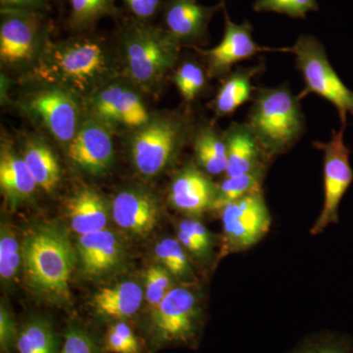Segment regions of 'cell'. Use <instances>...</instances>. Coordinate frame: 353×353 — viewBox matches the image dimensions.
Returning <instances> with one entry per match:
<instances>
[{
  "instance_id": "obj_6",
  "label": "cell",
  "mask_w": 353,
  "mask_h": 353,
  "mask_svg": "<svg viewBox=\"0 0 353 353\" xmlns=\"http://www.w3.org/2000/svg\"><path fill=\"white\" fill-rule=\"evenodd\" d=\"M345 128L332 132L327 143H314L323 152L324 171V203L321 214L311 228L313 236L323 233L331 224L339 222V208L353 183L350 150L345 143Z\"/></svg>"
},
{
  "instance_id": "obj_8",
  "label": "cell",
  "mask_w": 353,
  "mask_h": 353,
  "mask_svg": "<svg viewBox=\"0 0 353 353\" xmlns=\"http://www.w3.org/2000/svg\"><path fill=\"white\" fill-rule=\"evenodd\" d=\"M220 212L225 241L231 252L248 250L270 229L272 218L262 192L232 202Z\"/></svg>"
},
{
  "instance_id": "obj_14",
  "label": "cell",
  "mask_w": 353,
  "mask_h": 353,
  "mask_svg": "<svg viewBox=\"0 0 353 353\" xmlns=\"http://www.w3.org/2000/svg\"><path fill=\"white\" fill-rule=\"evenodd\" d=\"M30 108L58 141L70 143L76 136L78 108L68 92L59 88L43 90L32 97Z\"/></svg>"
},
{
  "instance_id": "obj_23",
  "label": "cell",
  "mask_w": 353,
  "mask_h": 353,
  "mask_svg": "<svg viewBox=\"0 0 353 353\" xmlns=\"http://www.w3.org/2000/svg\"><path fill=\"white\" fill-rule=\"evenodd\" d=\"M0 185L11 201H20L31 196L38 185L24 158L3 150L0 158Z\"/></svg>"
},
{
  "instance_id": "obj_1",
  "label": "cell",
  "mask_w": 353,
  "mask_h": 353,
  "mask_svg": "<svg viewBox=\"0 0 353 353\" xmlns=\"http://www.w3.org/2000/svg\"><path fill=\"white\" fill-rule=\"evenodd\" d=\"M301 101L287 85L255 88L246 123L269 160L287 152L303 136Z\"/></svg>"
},
{
  "instance_id": "obj_39",
  "label": "cell",
  "mask_w": 353,
  "mask_h": 353,
  "mask_svg": "<svg viewBox=\"0 0 353 353\" xmlns=\"http://www.w3.org/2000/svg\"><path fill=\"white\" fill-rule=\"evenodd\" d=\"M17 340L16 338L15 325L8 311L4 306L0 308V343L3 350H8L13 341Z\"/></svg>"
},
{
  "instance_id": "obj_30",
  "label": "cell",
  "mask_w": 353,
  "mask_h": 353,
  "mask_svg": "<svg viewBox=\"0 0 353 353\" xmlns=\"http://www.w3.org/2000/svg\"><path fill=\"white\" fill-rule=\"evenodd\" d=\"M174 83L183 101L192 102L201 94L206 87V76L201 65L194 61H185L174 74Z\"/></svg>"
},
{
  "instance_id": "obj_20",
  "label": "cell",
  "mask_w": 353,
  "mask_h": 353,
  "mask_svg": "<svg viewBox=\"0 0 353 353\" xmlns=\"http://www.w3.org/2000/svg\"><path fill=\"white\" fill-rule=\"evenodd\" d=\"M265 69L263 63L252 67H241L224 77L213 101L216 115H232L246 102L252 101L255 88L252 81Z\"/></svg>"
},
{
  "instance_id": "obj_40",
  "label": "cell",
  "mask_w": 353,
  "mask_h": 353,
  "mask_svg": "<svg viewBox=\"0 0 353 353\" xmlns=\"http://www.w3.org/2000/svg\"><path fill=\"white\" fill-rule=\"evenodd\" d=\"M1 8L38 10L44 6V0H0Z\"/></svg>"
},
{
  "instance_id": "obj_38",
  "label": "cell",
  "mask_w": 353,
  "mask_h": 353,
  "mask_svg": "<svg viewBox=\"0 0 353 353\" xmlns=\"http://www.w3.org/2000/svg\"><path fill=\"white\" fill-rule=\"evenodd\" d=\"M132 15L139 21L150 19L157 15L162 0H123Z\"/></svg>"
},
{
  "instance_id": "obj_16",
  "label": "cell",
  "mask_w": 353,
  "mask_h": 353,
  "mask_svg": "<svg viewBox=\"0 0 353 353\" xmlns=\"http://www.w3.org/2000/svg\"><path fill=\"white\" fill-rule=\"evenodd\" d=\"M224 134L227 143L226 176L250 173L269 161L248 123H232Z\"/></svg>"
},
{
  "instance_id": "obj_11",
  "label": "cell",
  "mask_w": 353,
  "mask_h": 353,
  "mask_svg": "<svg viewBox=\"0 0 353 353\" xmlns=\"http://www.w3.org/2000/svg\"><path fill=\"white\" fill-rule=\"evenodd\" d=\"M253 28L248 21L236 24L225 11V29L222 41L215 48L201 50L208 61L213 76L225 77L231 73L234 65L256 57L271 48L259 46L253 39Z\"/></svg>"
},
{
  "instance_id": "obj_3",
  "label": "cell",
  "mask_w": 353,
  "mask_h": 353,
  "mask_svg": "<svg viewBox=\"0 0 353 353\" xmlns=\"http://www.w3.org/2000/svg\"><path fill=\"white\" fill-rule=\"evenodd\" d=\"M76 254L68 236L54 227L34 230L23 243V263L28 280L39 292L67 299Z\"/></svg>"
},
{
  "instance_id": "obj_24",
  "label": "cell",
  "mask_w": 353,
  "mask_h": 353,
  "mask_svg": "<svg viewBox=\"0 0 353 353\" xmlns=\"http://www.w3.org/2000/svg\"><path fill=\"white\" fill-rule=\"evenodd\" d=\"M196 161L206 173L217 176L227 168V143L225 134L212 127H203L194 139Z\"/></svg>"
},
{
  "instance_id": "obj_35",
  "label": "cell",
  "mask_w": 353,
  "mask_h": 353,
  "mask_svg": "<svg viewBox=\"0 0 353 353\" xmlns=\"http://www.w3.org/2000/svg\"><path fill=\"white\" fill-rule=\"evenodd\" d=\"M105 350L110 353H139L141 347L132 329L125 323L119 322L108 330Z\"/></svg>"
},
{
  "instance_id": "obj_33",
  "label": "cell",
  "mask_w": 353,
  "mask_h": 353,
  "mask_svg": "<svg viewBox=\"0 0 353 353\" xmlns=\"http://www.w3.org/2000/svg\"><path fill=\"white\" fill-rule=\"evenodd\" d=\"M19 264V243L12 233L2 229L0 236V276L2 280H12Z\"/></svg>"
},
{
  "instance_id": "obj_27",
  "label": "cell",
  "mask_w": 353,
  "mask_h": 353,
  "mask_svg": "<svg viewBox=\"0 0 353 353\" xmlns=\"http://www.w3.org/2000/svg\"><path fill=\"white\" fill-rule=\"evenodd\" d=\"M16 347L18 353H57V341L48 323L32 321L20 332Z\"/></svg>"
},
{
  "instance_id": "obj_41",
  "label": "cell",
  "mask_w": 353,
  "mask_h": 353,
  "mask_svg": "<svg viewBox=\"0 0 353 353\" xmlns=\"http://www.w3.org/2000/svg\"><path fill=\"white\" fill-rule=\"evenodd\" d=\"M352 115H353V112H352Z\"/></svg>"
},
{
  "instance_id": "obj_15",
  "label": "cell",
  "mask_w": 353,
  "mask_h": 353,
  "mask_svg": "<svg viewBox=\"0 0 353 353\" xmlns=\"http://www.w3.org/2000/svg\"><path fill=\"white\" fill-rule=\"evenodd\" d=\"M92 110L103 120L130 128L143 127L148 123V111L141 99L119 85L102 90L92 101Z\"/></svg>"
},
{
  "instance_id": "obj_28",
  "label": "cell",
  "mask_w": 353,
  "mask_h": 353,
  "mask_svg": "<svg viewBox=\"0 0 353 353\" xmlns=\"http://www.w3.org/2000/svg\"><path fill=\"white\" fill-rule=\"evenodd\" d=\"M290 353H353L352 339L334 332L310 334Z\"/></svg>"
},
{
  "instance_id": "obj_34",
  "label": "cell",
  "mask_w": 353,
  "mask_h": 353,
  "mask_svg": "<svg viewBox=\"0 0 353 353\" xmlns=\"http://www.w3.org/2000/svg\"><path fill=\"white\" fill-rule=\"evenodd\" d=\"M172 289L173 288H172L170 273L166 268L161 266H152L146 271V301L152 307H157Z\"/></svg>"
},
{
  "instance_id": "obj_12",
  "label": "cell",
  "mask_w": 353,
  "mask_h": 353,
  "mask_svg": "<svg viewBox=\"0 0 353 353\" xmlns=\"http://www.w3.org/2000/svg\"><path fill=\"white\" fill-rule=\"evenodd\" d=\"M114 148L110 132L97 121H88L69 143L68 155L78 168L101 174L112 163Z\"/></svg>"
},
{
  "instance_id": "obj_22",
  "label": "cell",
  "mask_w": 353,
  "mask_h": 353,
  "mask_svg": "<svg viewBox=\"0 0 353 353\" xmlns=\"http://www.w3.org/2000/svg\"><path fill=\"white\" fill-rule=\"evenodd\" d=\"M143 299L141 288L137 283L128 281L97 290L94 296V305L101 315L125 319L138 312Z\"/></svg>"
},
{
  "instance_id": "obj_36",
  "label": "cell",
  "mask_w": 353,
  "mask_h": 353,
  "mask_svg": "<svg viewBox=\"0 0 353 353\" xmlns=\"http://www.w3.org/2000/svg\"><path fill=\"white\" fill-rule=\"evenodd\" d=\"M60 353H95L94 343L82 330L72 328L65 336Z\"/></svg>"
},
{
  "instance_id": "obj_31",
  "label": "cell",
  "mask_w": 353,
  "mask_h": 353,
  "mask_svg": "<svg viewBox=\"0 0 353 353\" xmlns=\"http://www.w3.org/2000/svg\"><path fill=\"white\" fill-rule=\"evenodd\" d=\"M158 259L164 268L176 277H185L190 272L189 259L182 243L174 239H165L155 248Z\"/></svg>"
},
{
  "instance_id": "obj_21",
  "label": "cell",
  "mask_w": 353,
  "mask_h": 353,
  "mask_svg": "<svg viewBox=\"0 0 353 353\" xmlns=\"http://www.w3.org/2000/svg\"><path fill=\"white\" fill-rule=\"evenodd\" d=\"M67 210L72 229L79 234L105 230L108 222L106 202L97 192L85 189L69 199Z\"/></svg>"
},
{
  "instance_id": "obj_7",
  "label": "cell",
  "mask_w": 353,
  "mask_h": 353,
  "mask_svg": "<svg viewBox=\"0 0 353 353\" xmlns=\"http://www.w3.org/2000/svg\"><path fill=\"white\" fill-rule=\"evenodd\" d=\"M188 127L178 118H158L143 126L132 139V154L139 173L157 175L180 148Z\"/></svg>"
},
{
  "instance_id": "obj_19",
  "label": "cell",
  "mask_w": 353,
  "mask_h": 353,
  "mask_svg": "<svg viewBox=\"0 0 353 353\" xmlns=\"http://www.w3.org/2000/svg\"><path fill=\"white\" fill-rule=\"evenodd\" d=\"M78 252L83 272L88 276H101L119 263L122 252L117 236L101 230L82 234L78 241Z\"/></svg>"
},
{
  "instance_id": "obj_13",
  "label": "cell",
  "mask_w": 353,
  "mask_h": 353,
  "mask_svg": "<svg viewBox=\"0 0 353 353\" xmlns=\"http://www.w3.org/2000/svg\"><path fill=\"white\" fill-rule=\"evenodd\" d=\"M222 6H204L196 0H168L164 11L165 30L180 44L199 43L208 36L209 23Z\"/></svg>"
},
{
  "instance_id": "obj_10",
  "label": "cell",
  "mask_w": 353,
  "mask_h": 353,
  "mask_svg": "<svg viewBox=\"0 0 353 353\" xmlns=\"http://www.w3.org/2000/svg\"><path fill=\"white\" fill-rule=\"evenodd\" d=\"M0 57L3 63L19 65L30 61L43 37L41 18L34 10L1 8Z\"/></svg>"
},
{
  "instance_id": "obj_4",
  "label": "cell",
  "mask_w": 353,
  "mask_h": 353,
  "mask_svg": "<svg viewBox=\"0 0 353 353\" xmlns=\"http://www.w3.org/2000/svg\"><path fill=\"white\" fill-rule=\"evenodd\" d=\"M121 37L128 74L141 87H155L178 59L181 44L166 30L145 21L128 23Z\"/></svg>"
},
{
  "instance_id": "obj_37",
  "label": "cell",
  "mask_w": 353,
  "mask_h": 353,
  "mask_svg": "<svg viewBox=\"0 0 353 353\" xmlns=\"http://www.w3.org/2000/svg\"><path fill=\"white\" fill-rule=\"evenodd\" d=\"M179 231L189 234L203 248L206 252H210L211 236L202 223L192 219H185L179 225Z\"/></svg>"
},
{
  "instance_id": "obj_29",
  "label": "cell",
  "mask_w": 353,
  "mask_h": 353,
  "mask_svg": "<svg viewBox=\"0 0 353 353\" xmlns=\"http://www.w3.org/2000/svg\"><path fill=\"white\" fill-rule=\"evenodd\" d=\"M71 6L70 22L77 29L90 27L115 10L114 0H69Z\"/></svg>"
},
{
  "instance_id": "obj_5",
  "label": "cell",
  "mask_w": 353,
  "mask_h": 353,
  "mask_svg": "<svg viewBox=\"0 0 353 353\" xmlns=\"http://www.w3.org/2000/svg\"><path fill=\"white\" fill-rule=\"evenodd\" d=\"M285 50L294 55L296 69L303 76L304 88L299 99L313 94L331 102L338 110L341 126H345L347 113L353 112V92L332 67L321 41L311 34H303Z\"/></svg>"
},
{
  "instance_id": "obj_17",
  "label": "cell",
  "mask_w": 353,
  "mask_h": 353,
  "mask_svg": "<svg viewBox=\"0 0 353 353\" xmlns=\"http://www.w3.org/2000/svg\"><path fill=\"white\" fill-rule=\"evenodd\" d=\"M112 214L116 224L122 229L146 234L157 226L158 208L157 202L145 192L124 190L114 199Z\"/></svg>"
},
{
  "instance_id": "obj_9",
  "label": "cell",
  "mask_w": 353,
  "mask_h": 353,
  "mask_svg": "<svg viewBox=\"0 0 353 353\" xmlns=\"http://www.w3.org/2000/svg\"><path fill=\"white\" fill-rule=\"evenodd\" d=\"M199 315L196 294L188 288H173L153 311L157 340L167 343H192L199 332Z\"/></svg>"
},
{
  "instance_id": "obj_25",
  "label": "cell",
  "mask_w": 353,
  "mask_h": 353,
  "mask_svg": "<svg viewBox=\"0 0 353 353\" xmlns=\"http://www.w3.org/2000/svg\"><path fill=\"white\" fill-rule=\"evenodd\" d=\"M23 158L37 185L52 192L60 181V167L50 148L41 141H32L26 148Z\"/></svg>"
},
{
  "instance_id": "obj_32",
  "label": "cell",
  "mask_w": 353,
  "mask_h": 353,
  "mask_svg": "<svg viewBox=\"0 0 353 353\" xmlns=\"http://www.w3.org/2000/svg\"><path fill=\"white\" fill-rule=\"evenodd\" d=\"M252 8L255 12H275L304 19L308 12L319 10V6L317 0H256Z\"/></svg>"
},
{
  "instance_id": "obj_26",
  "label": "cell",
  "mask_w": 353,
  "mask_h": 353,
  "mask_svg": "<svg viewBox=\"0 0 353 353\" xmlns=\"http://www.w3.org/2000/svg\"><path fill=\"white\" fill-rule=\"evenodd\" d=\"M266 165L243 175L226 176L216 185L214 201L211 209L221 211L228 204L239 201L253 192H261Z\"/></svg>"
},
{
  "instance_id": "obj_18",
  "label": "cell",
  "mask_w": 353,
  "mask_h": 353,
  "mask_svg": "<svg viewBox=\"0 0 353 353\" xmlns=\"http://www.w3.org/2000/svg\"><path fill=\"white\" fill-rule=\"evenodd\" d=\"M215 190L216 185L208 176L194 167L189 166L172 183L170 199L179 210L199 215L211 208Z\"/></svg>"
},
{
  "instance_id": "obj_2",
  "label": "cell",
  "mask_w": 353,
  "mask_h": 353,
  "mask_svg": "<svg viewBox=\"0 0 353 353\" xmlns=\"http://www.w3.org/2000/svg\"><path fill=\"white\" fill-rule=\"evenodd\" d=\"M34 73L43 82L83 94L108 78L110 61L99 41L74 39L48 46Z\"/></svg>"
}]
</instances>
